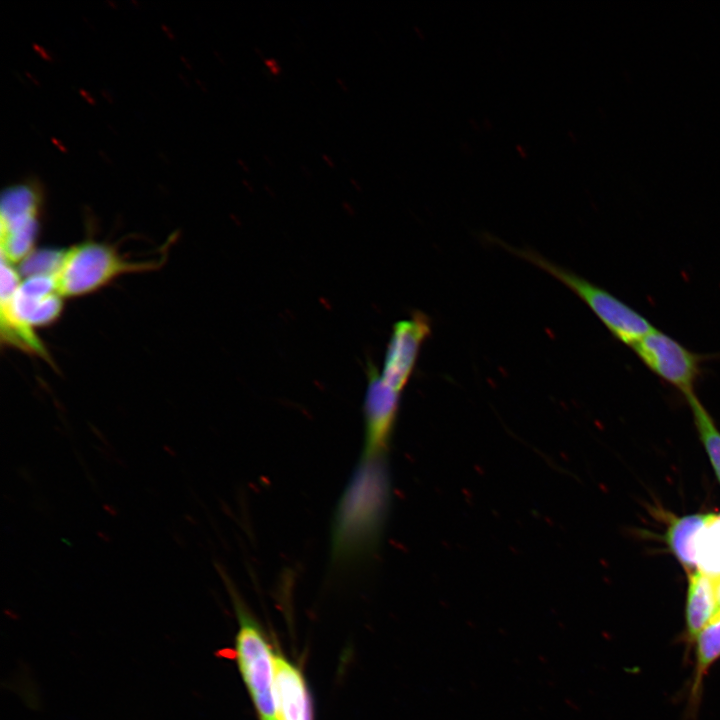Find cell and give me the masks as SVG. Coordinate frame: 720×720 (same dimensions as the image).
Listing matches in <instances>:
<instances>
[{"instance_id":"cell-6","label":"cell","mask_w":720,"mask_h":720,"mask_svg":"<svg viewBox=\"0 0 720 720\" xmlns=\"http://www.w3.org/2000/svg\"><path fill=\"white\" fill-rule=\"evenodd\" d=\"M643 364L685 397L694 394L705 355L695 353L666 333L654 328L632 348Z\"/></svg>"},{"instance_id":"cell-10","label":"cell","mask_w":720,"mask_h":720,"mask_svg":"<svg viewBox=\"0 0 720 720\" xmlns=\"http://www.w3.org/2000/svg\"><path fill=\"white\" fill-rule=\"evenodd\" d=\"M274 695L279 720H312L311 702L299 669L275 657Z\"/></svg>"},{"instance_id":"cell-2","label":"cell","mask_w":720,"mask_h":720,"mask_svg":"<svg viewBox=\"0 0 720 720\" xmlns=\"http://www.w3.org/2000/svg\"><path fill=\"white\" fill-rule=\"evenodd\" d=\"M0 342L2 346L41 358L54 367L37 328L53 325L64 311L65 299L49 275L21 276L1 259Z\"/></svg>"},{"instance_id":"cell-4","label":"cell","mask_w":720,"mask_h":720,"mask_svg":"<svg viewBox=\"0 0 720 720\" xmlns=\"http://www.w3.org/2000/svg\"><path fill=\"white\" fill-rule=\"evenodd\" d=\"M509 249L568 287L592 310L618 341L630 348L655 328L642 314L604 288L558 266L533 250Z\"/></svg>"},{"instance_id":"cell-7","label":"cell","mask_w":720,"mask_h":720,"mask_svg":"<svg viewBox=\"0 0 720 720\" xmlns=\"http://www.w3.org/2000/svg\"><path fill=\"white\" fill-rule=\"evenodd\" d=\"M39 233V197L28 186L4 193L0 215L1 259L21 265L37 248Z\"/></svg>"},{"instance_id":"cell-13","label":"cell","mask_w":720,"mask_h":720,"mask_svg":"<svg viewBox=\"0 0 720 720\" xmlns=\"http://www.w3.org/2000/svg\"><path fill=\"white\" fill-rule=\"evenodd\" d=\"M699 571L720 579V514H711L697 547Z\"/></svg>"},{"instance_id":"cell-8","label":"cell","mask_w":720,"mask_h":720,"mask_svg":"<svg viewBox=\"0 0 720 720\" xmlns=\"http://www.w3.org/2000/svg\"><path fill=\"white\" fill-rule=\"evenodd\" d=\"M367 390L363 403L364 460L385 456L399 411L400 392L388 386L372 365L367 367Z\"/></svg>"},{"instance_id":"cell-15","label":"cell","mask_w":720,"mask_h":720,"mask_svg":"<svg viewBox=\"0 0 720 720\" xmlns=\"http://www.w3.org/2000/svg\"><path fill=\"white\" fill-rule=\"evenodd\" d=\"M697 636L698 670L702 673L720 656V611Z\"/></svg>"},{"instance_id":"cell-12","label":"cell","mask_w":720,"mask_h":720,"mask_svg":"<svg viewBox=\"0 0 720 720\" xmlns=\"http://www.w3.org/2000/svg\"><path fill=\"white\" fill-rule=\"evenodd\" d=\"M719 611L716 580L699 570L689 574L686 617L690 635H698Z\"/></svg>"},{"instance_id":"cell-5","label":"cell","mask_w":720,"mask_h":720,"mask_svg":"<svg viewBox=\"0 0 720 720\" xmlns=\"http://www.w3.org/2000/svg\"><path fill=\"white\" fill-rule=\"evenodd\" d=\"M221 575L232 594L240 628L236 637V658L242 678L261 720H279L274 695L275 657L256 622L248 615L235 590Z\"/></svg>"},{"instance_id":"cell-9","label":"cell","mask_w":720,"mask_h":720,"mask_svg":"<svg viewBox=\"0 0 720 720\" xmlns=\"http://www.w3.org/2000/svg\"><path fill=\"white\" fill-rule=\"evenodd\" d=\"M430 333V320L421 312H415L410 319L394 324L381 377L395 391L401 393L408 383L420 348Z\"/></svg>"},{"instance_id":"cell-11","label":"cell","mask_w":720,"mask_h":720,"mask_svg":"<svg viewBox=\"0 0 720 720\" xmlns=\"http://www.w3.org/2000/svg\"><path fill=\"white\" fill-rule=\"evenodd\" d=\"M710 514H690L671 521L665 540L688 575L699 570L697 547Z\"/></svg>"},{"instance_id":"cell-1","label":"cell","mask_w":720,"mask_h":720,"mask_svg":"<svg viewBox=\"0 0 720 720\" xmlns=\"http://www.w3.org/2000/svg\"><path fill=\"white\" fill-rule=\"evenodd\" d=\"M389 502V479L383 457L360 459L334 514L331 557L351 564L376 551Z\"/></svg>"},{"instance_id":"cell-14","label":"cell","mask_w":720,"mask_h":720,"mask_svg":"<svg viewBox=\"0 0 720 720\" xmlns=\"http://www.w3.org/2000/svg\"><path fill=\"white\" fill-rule=\"evenodd\" d=\"M685 398L691 408L699 436L720 481V432L695 393Z\"/></svg>"},{"instance_id":"cell-3","label":"cell","mask_w":720,"mask_h":720,"mask_svg":"<svg viewBox=\"0 0 720 720\" xmlns=\"http://www.w3.org/2000/svg\"><path fill=\"white\" fill-rule=\"evenodd\" d=\"M161 260L133 261L106 242L87 239L61 249L53 275L64 299L93 294L127 274L157 270Z\"/></svg>"}]
</instances>
